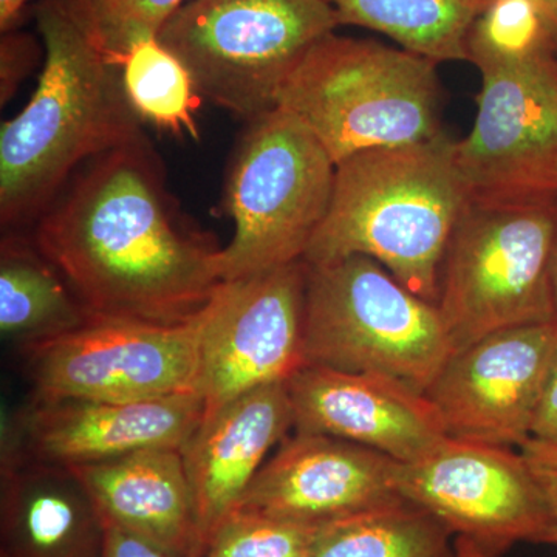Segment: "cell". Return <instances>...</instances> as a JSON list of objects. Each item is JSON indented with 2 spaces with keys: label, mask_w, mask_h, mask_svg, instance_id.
Returning a JSON list of instances; mask_svg holds the SVG:
<instances>
[{
  "label": "cell",
  "mask_w": 557,
  "mask_h": 557,
  "mask_svg": "<svg viewBox=\"0 0 557 557\" xmlns=\"http://www.w3.org/2000/svg\"><path fill=\"white\" fill-rule=\"evenodd\" d=\"M319 528L236 508L209 539L203 557H307Z\"/></svg>",
  "instance_id": "obj_25"
},
{
  "label": "cell",
  "mask_w": 557,
  "mask_h": 557,
  "mask_svg": "<svg viewBox=\"0 0 557 557\" xmlns=\"http://www.w3.org/2000/svg\"><path fill=\"white\" fill-rule=\"evenodd\" d=\"M33 240L91 317L180 324L223 282L220 248L175 223L143 135L86 163Z\"/></svg>",
  "instance_id": "obj_1"
},
{
  "label": "cell",
  "mask_w": 557,
  "mask_h": 557,
  "mask_svg": "<svg viewBox=\"0 0 557 557\" xmlns=\"http://www.w3.org/2000/svg\"><path fill=\"white\" fill-rule=\"evenodd\" d=\"M453 355L437 306L375 260L350 256L309 265L306 366L386 375L426 394Z\"/></svg>",
  "instance_id": "obj_5"
},
{
  "label": "cell",
  "mask_w": 557,
  "mask_h": 557,
  "mask_svg": "<svg viewBox=\"0 0 557 557\" xmlns=\"http://www.w3.org/2000/svg\"><path fill=\"white\" fill-rule=\"evenodd\" d=\"M339 25L368 28L399 49L440 62L468 61V33L487 0H325Z\"/></svg>",
  "instance_id": "obj_21"
},
{
  "label": "cell",
  "mask_w": 557,
  "mask_h": 557,
  "mask_svg": "<svg viewBox=\"0 0 557 557\" xmlns=\"http://www.w3.org/2000/svg\"><path fill=\"white\" fill-rule=\"evenodd\" d=\"M453 139L355 153L336 164L335 186L304 262L366 256L399 284L437 304L440 270L469 205Z\"/></svg>",
  "instance_id": "obj_3"
},
{
  "label": "cell",
  "mask_w": 557,
  "mask_h": 557,
  "mask_svg": "<svg viewBox=\"0 0 557 557\" xmlns=\"http://www.w3.org/2000/svg\"><path fill=\"white\" fill-rule=\"evenodd\" d=\"M30 0H0V28L2 33L10 32L20 16L21 11Z\"/></svg>",
  "instance_id": "obj_31"
},
{
  "label": "cell",
  "mask_w": 557,
  "mask_h": 557,
  "mask_svg": "<svg viewBox=\"0 0 557 557\" xmlns=\"http://www.w3.org/2000/svg\"><path fill=\"white\" fill-rule=\"evenodd\" d=\"M534 2L547 13V16L557 28V0H534Z\"/></svg>",
  "instance_id": "obj_34"
},
{
  "label": "cell",
  "mask_w": 557,
  "mask_h": 557,
  "mask_svg": "<svg viewBox=\"0 0 557 557\" xmlns=\"http://www.w3.org/2000/svg\"><path fill=\"white\" fill-rule=\"evenodd\" d=\"M467 51L480 73L557 60V28L534 0H487Z\"/></svg>",
  "instance_id": "obj_24"
},
{
  "label": "cell",
  "mask_w": 557,
  "mask_h": 557,
  "mask_svg": "<svg viewBox=\"0 0 557 557\" xmlns=\"http://www.w3.org/2000/svg\"><path fill=\"white\" fill-rule=\"evenodd\" d=\"M519 449L544 487L557 523V446L530 438Z\"/></svg>",
  "instance_id": "obj_27"
},
{
  "label": "cell",
  "mask_w": 557,
  "mask_h": 557,
  "mask_svg": "<svg viewBox=\"0 0 557 557\" xmlns=\"http://www.w3.org/2000/svg\"><path fill=\"white\" fill-rule=\"evenodd\" d=\"M32 40L24 35L3 33L2 38V102L9 101L17 83L25 75V65L30 61Z\"/></svg>",
  "instance_id": "obj_28"
},
{
  "label": "cell",
  "mask_w": 557,
  "mask_h": 557,
  "mask_svg": "<svg viewBox=\"0 0 557 557\" xmlns=\"http://www.w3.org/2000/svg\"><path fill=\"white\" fill-rule=\"evenodd\" d=\"M295 432L324 434L410 463L448 434L426 394L376 373L304 366L287 381Z\"/></svg>",
  "instance_id": "obj_16"
},
{
  "label": "cell",
  "mask_w": 557,
  "mask_h": 557,
  "mask_svg": "<svg viewBox=\"0 0 557 557\" xmlns=\"http://www.w3.org/2000/svg\"><path fill=\"white\" fill-rule=\"evenodd\" d=\"M557 351V322L491 333L456 351L426 397L448 437L520 448Z\"/></svg>",
  "instance_id": "obj_14"
},
{
  "label": "cell",
  "mask_w": 557,
  "mask_h": 557,
  "mask_svg": "<svg viewBox=\"0 0 557 557\" xmlns=\"http://www.w3.org/2000/svg\"><path fill=\"white\" fill-rule=\"evenodd\" d=\"M91 314L33 239L3 236L0 248V332L27 347L79 327Z\"/></svg>",
  "instance_id": "obj_20"
},
{
  "label": "cell",
  "mask_w": 557,
  "mask_h": 557,
  "mask_svg": "<svg viewBox=\"0 0 557 557\" xmlns=\"http://www.w3.org/2000/svg\"><path fill=\"white\" fill-rule=\"evenodd\" d=\"M197 392L146 401L33 397L3 418L0 469L20 461L98 463L145 449H182L203 420Z\"/></svg>",
  "instance_id": "obj_13"
},
{
  "label": "cell",
  "mask_w": 557,
  "mask_h": 557,
  "mask_svg": "<svg viewBox=\"0 0 557 557\" xmlns=\"http://www.w3.org/2000/svg\"><path fill=\"white\" fill-rule=\"evenodd\" d=\"M109 525L170 557H201L199 523L180 449H145L98 463L69 467Z\"/></svg>",
  "instance_id": "obj_18"
},
{
  "label": "cell",
  "mask_w": 557,
  "mask_h": 557,
  "mask_svg": "<svg viewBox=\"0 0 557 557\" xmlns=\"http://www.w3.org/2000/svg\"><path fill=\"white\" fill-rule=\"evenodd\" d=\"M338 25L325 0H188L159 39L201 98L249 123L277 108L289 73Z\"/></svg>",
  "instance_id": "obj_6"
},
{
  "label": "cell",
  "mask_w": 557,
  "mask_h": 557,
  "mask_svg": "<svg viewBox=\"0 0 557 557\" xmlns=\"http://www.w3.org/2000/svg\"><path fill=\"white\" fill-rule=\"evenodd\" d=\"M106 44L123 53L137 39L159 36L188 0H89Z\"/></svg>",
  "instance_id": "obj_26"
},
{
  "label": "cell",
  "mask_w": 557,
  "mask_h": 557,
  "mask_svg": "<svg viewBox=\"0 0 557 557\" xmlns=\"http://www.w3.org/2000/svg\"><path fill=\"white\" fill-rule=\"evenodd\" d=\"M102 557H170L134 534L106 523V544Z\"/></svg>",
  "instance_id": "obj_30"
},
{
  "label": "cell",
  "mask_w": 557,
  "mask_h": 557,
  "mask_svg": "<svg viewBox=\"0 0 557 557\" xmlns=\"http://www.w3.org/2000/svg\"><path fill=\"white\" fill-rule=\"evenodd\" d=\"M394 483L399 497L454 537L471 539L493 556L519 542L557 547L547 494L520 449L446 437L416 461H397Z\"/></svg>",
  "instance_id": "obj_10"
},
{
  "label": "cell",
  "mask_w": 557,
  "mask_h": 557,
  "mask_svg": "<svg viewBox=\"0 0 557 557\" xmlns=\"http://www.w3.org/2000/svg\"><path fill=\"white\" fill-rule=\"evenodd\" d=\"M201 329L203 310L180 324L91 317L21 355L33 397L127 403L199 394Z\"/></svg>",
  "instance_id": "obj_9"
},
{
  "label": "cell",
  "mask_w": 557,
  "mask_h": 557,
  "mask_svg": "<svg viewBox=\"0 0 557 557\" xmlns=\"http://www.w3.org/2000/svg\"><path fill=\"white\" fill-rule=\"evenodd\" d=\"M277 108L341 163L364 150L442 137L437 64L379 40L325 36L282 84Z\"/></svg>",
  "instance_id": "obj_4"
},
{
  "label": "cell",
  "mask_w": 557,
  "mask_h": 557,
  "mask_svg": "<svg viewBox=\"0 0 557 557\" xmlns=\"http://www.w3.org/2000/svg\"><path fill=\"white\" fill-rule=\"evenodd\" d=\"M456 556L457 557H494L487 553L485 548L480 547L471 539L457 536L456 537Z\"/></svg>",
  "instance_id": "obj_32"
},
{
  "label": "cell",
  "mask_w": 557,
  "mask_h": 557,
  "mask_svg": "<svg viewBox=\"0 0 557 557\" xmlns=\"http://www.w3.org/2000/svg\"><path fill=\"white\" fill-rule=\"evenodd\" d=\"M555 208L469 201L440 270L437 306L454 354L500 330L556 322Z\"/></svg>",
  "instance_id": "obj_8"
},
{
  "label": "cell",
  "mask_w": 557,
  "mask_h": 557,
  "mask_svg": "<svg viewBox=\"0 0 557 557\" xmlns=\"http://www.w3.org/2000/svg\"><path fill=\"white\" fill-rule=\"evenodd\" d=\"M397 461L324 434L295 432L267 461L236 508L322 527L403 500Z\"/></svg>",
  "instance_id": "obj_15"
},
{
  "label": "cell",
  "mask_w": 557,
  "mask_h": 557,
  "mask_svg": "<svg viewBox=\"0 0 557 557\" xmlns=\"http://www.w3.org/2000/svg\"><path fill=\"white\" fill-rule=\"evenodd\" d=\"M295 429L287 383L255 388L205 413L182 446L201 544L239 505L269 450ZM203 557V556H201Z\"/></svg>",
  "instance_id": "obj_17"
},
{
  "label": "cell",
  "mask_w": 557,
  "mask_h": 557,
  "mask_svg": "<svg viewBox=\"0 0 557 557\" xmlns=\"http://www.w3.org/2000/svg\"><path fill=\"white\" fill-rule=\"evenodd\" d=\"M307 273L309 265L298 260L215 289L200 338L199 394L207 412L255 388L287 383L306 366Z\"/></svg>",
  "instance_id": "obj_12"
},
{
  "label": "cell",
  "mask_w": 557,
  "mask_h": 557,
  "mask_svg": "<svg viewBox=\"0 0 557 557\" xmlns=\"http://www.w3.org/2000/svg\"><path fill=\"white\" fill-rule=\"evenodd\" d=\"M307 557H457L456 537L403 498L322 525Z\"/></svg>",
  "instance_id": "obj_22"
},
{
  "label": "cell",
  "mask_w": 557,
  "mask_h": 557,
  "mask_svg": "<svg viewBox=\"0 0 557 557\" xmlns=\"http://www.w3.org/2000/svg\"><path fill=\"white\" fill-rule=\"evenodd\" d=\"M106 522L72 468L0 469V557H102Z\"/></svg>",
  "instance_id": "obj_19"
},
{
  "label": "cell",
  "mask_w": 557,
  "mask_h": 557,
  "mask_svg": "<svg viewBox=\"0 0 557 557\" xmlns=\"http://www.w3.org/2000/svg\"><path fill=\"white\" fill-rule=\"evenodd\" d=\"M482 75L472 129L454 141L472 203L557 207V60Z\"/></svg>",
  "instance_id": "obj_11"
},
{
  "label": "cell",
  "mask_w": 557,
  "mask_h": 557,
  "mask_svg": "<svg viewBox=\"0 0 557 557\" xmlns=\"http://www.w3.org/2000/svg\"><path fill=\"white\" fill-rule=\"evenodd\" d=\"M335 174L327 150L287 110L249 121L226 183L236 231L220 248L222 281L302 260L327 215Z\"/></svg>",
  "instance_id": "obj_7"
},
{
  "label": "cell",
  "mask_w": 557,
  "mask_h": 557,
  "mask_svg": "<svg viewBox=\"0 0 557 557\" xmlns=\"http://www.w3.org/2000/svg\"><path fill=\"white\" fill-rule=\"evenodd\" d=\"M531 438L557 446V351L534 416Z\"/></svg>",
  "instance_id": "obj_29"
},
{
  "label": "cell",
  "mask_w": 557,
  "mask_h": 557,
  "mask_svg": "<svg viewBox=\"0 0 557 557\" xmlns=\"http://www.w3.org/2000/svg\"><path fill=\"white\" fill-rule=\"evenodd\" d=\"M549 273H552L553 302L557 322V207L555 208V231H553L552 259H549Z\"/></svg>",
  "instance_id": "obj_33"
},
{
  "label": "cell",
  "mask_w": 557,
  "mask_h": 557,
  "mask_svg": "<svg viewBox=\"0 0 557 557\" xmlns=\"http://www.w3.org/2000/svg\"><path fill=\"white\" fill-rule=\"evenodd\" d=\"M35 20L46 50L38 86L0 129V222L10 231L38 222L81 164L141 137L89 0H40Z\"/></svg>",
  "instance_id": "obj_2"
},
{
  "label": "cell",
  "mask_w": 557,
  "mask_h": 557,
  "mask_svg": "<svg viewBox=\"0 0 557 557\" xmlns=\"http://www.w3.org/2000/svg\"><path fill=\"white\" fill-rule=\"evenodd\" d=\"M119 64L127 101L139 121L175 137H199L196 115L201 95L189 70L159 36L132 42L119 54Z\"/></svg>",
  "instance_id": "obj_23"
}]
</instances>
